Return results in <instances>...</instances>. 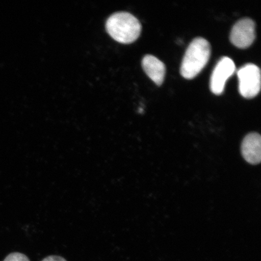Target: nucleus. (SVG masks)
<instances>
[{"label":"nucleus","mask_w":261,"mask_h":261,"mask_svg":"<svg viewBox=\"0 0 261 261\" xmlns=\"http://www.w3.org/2000/svg\"><path fill=\"white\" fill-rule=\"evenodd\" d=\"M3 261H30L24 254L15 252L9 254Z\"/></svg>","instance_id":"6e6552de"},{"label":"nucleus","mask_w":261,"mask_h":261,"mask_svg":"<svg viewBox=\"0 0 261 261\" xmlns=\"http://www.w3.org/2000/svg\"><path fill=\"white\" fill-rule=\"evenodd\" d=\"M241 152L246 161L252 165L259 164L261 159V138L259 134L252 133L245 137Z\"/></svg>","instance_id":"423d86ee"},{"label":"nucleus","mask_w":261,"mask_h":261,"mask_svg":"<svg viewBox=\"0 0 261 261\" xmlns=\"http://www.w3.org/2000/svg\"><path fill=\"white\" fill-rule=\"evenodd\" d=\"M211 54L210 42L196 38L189 44L181 65L180 73L186 79H193L207 64Z\"/></svg>","instance_id":"f03ea898"},{"label":"nucleus","mask_w":261,"mask_h":261,"mask_svg":"<svg viewBox=\"0 0 261 261\" xmlns=\"http://www.w3.org/2000/svg\"><path fill=\"white\" fill-rule=\"evenodd\" d=\"M42 261H67L63 257L58 256H50L45 257Z\"/></svg>","instance_id":"1a4fd4ad"},{"label":"nucleus","mask_w":261,"mask_h":261,"mask_svg":"<svg viewBox=\"0 0 261 261\" xmlns=\"http://www.w3.org/2000/svg\"><path fill=\"white\" fill-rule=\"evenodd\" d=\"M255 23L250 18H243L233 25L230 40L234 45L241 48L249 47L255 39Z\"/></svg>","instance_id":"39448f33"},{"label":"nucleus","mask_w":261,"mask_h":261,"mask_svg":"<svg viewBox=\"0 0 261 261\" xmlns=\"http://www.w3.org/2000/svg\"><path fill=\"white\" fill-rule=\"evenodd\" d=\"M142 65L147 75L158 86H161L164 81L166 73L164 63L158 58L151 55H147L143 58Z\"/></svg>","instance_id":"0eeeda50"},{"label":"nucleus","mask_w":261,"mask_h":261,"mask_svg":"<svg viewBox=\"0 0 261 261\" xmlns=\"http://www.w3.org/2000/svg\"><path fill=\"white\" fill-rule=\"evenodd\" d=\"M234 62L230 58H221L212 72L210 81V89L212 92L220 95L223 93L225 84L236 71Z\"/></svg>","instance_id":"20e7f679"},{"label":"nucleus","mask_w":261,"mask_h":261,"mask_svg":"<svg viewBox=\"0 0 261 261\" xmlns=\"http://www.w3.org/2000/svg\"><path fill=\"white\" fill-rule=\"evenodd\" d=\"M240 93L244 97L251 99L257 95L260 90V70L255 64H247L237 71Z\"/></svg>","instance_id":"7ed1b4c3"},{"label":"nucleus","mask_w":261,"mask_h":261,"mask_svg":"<svg viewBox=\"0 0 261 261\" xmlns=\"http://www.w3.org/2000/svg\"><path fill=\"white\" fill-rule=\"evenodd\" d=\"M106 29L114 40L122 44H129L139 37L142 25L135 16L128 12H119L107 19Z\"/></svg>","instance_id":"f257e3e1"}]
</instances>
